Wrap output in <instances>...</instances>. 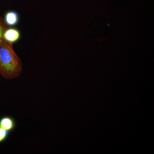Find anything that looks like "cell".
<instances>
[{
	"instance_id": "cell-1",
	"label": "cell",
	"mask_w": 154,
	"mask_h": 154,
	"mask_svg": "<svg viewBox=\"0 0 154 154\" xmlns=\"http://www.w3.org/2000/svg\"><path fill=\"white\" fill-rule=\"evenodd\" d=\"M22 63L13 48V44L0 39V74L6 79H16L22 73Z\"/></svg>"
},
{
	"instance_id": "cell-2",
	"label": "cell",
	"mask_w": 154,
	"mask_h": 154,
	"mask_svg": "<svg viewBox=\"0 0 154 154\" xmlns=\"http://www.w3.org/2000/svg\"><path fill=\"white\" fill-rule=\"evenodd\" d=\"M20 38L21 33L17 28H7L3 34V38L7 42L12 44L17 42Z\"/></svg>"
},
{
	"instance_id": "cell-3",
	"label": "cell",
	"mask_w": 154,
	"mask_h": 154,
	"mask_svg": "<svg viewBox=\"0 0 154 154\" xmlns=\"http://www.w3.org/2000/svg\"><path fill=\"white\" fill-rule=\"evenodd\" d=\"M19 15L15 11H8L5 14V20L6 25L8 27H13L16 26L19 22Z\"/></svg>"
},
{
	"instance_id": "cell-4",
	"label": "cell",
	"mask_w": 154,
	"mask_h": 154,
	"mask_svg": "<svg viewBox=\"0 0 154 154\" xmlns=\"http://www.w3.org/2000/svg\"><path fill=\"white\" fill-rule=\"evenodd\" d=\"M16 126V121L11 116H4L0 119V128L9 132L14 130Z\"/></svg>"
},
{
	"instance_id": "cell-5",
	"label": "cell",
	"mask_w": 154,
	"mask_h": 154,
	"mask_svg": "<svg viewBox=\"0 0 154 154\" xmlns=\"http://www.w3.org/2000/svg\"><path fill=\"white\" fill-rule=\"evenodd\" d=\"M8 28V26L6 25L4 19L2 17H0V39L3 38L4 32Z\"/></svg>"
},
{
	"instance_id": "cell-6",
	"label": "cell",
	"mask_w": 154,
	"mask_h": 154,
	"mask_svg": "<svg viewBox=\"0 0 154 154\" xmlns=\"http://www.w3.org/2000/svg\"><path fill=\"white\" fill-rule=\"evenodd\" d=\"M9 131L0 128V143L4 142L8 137Z\"/></svg>"
},
{
	"instance_id": "cell-7",
	"label": "cell",
	"mask_w": 154,
	"mask_h": 154,
	"mask_svg": "<svg viewBox=\"0 0 154 154\" xmlns=\"http://www.w3.org/2000/svg\"></svg>"
}]
</instances>
